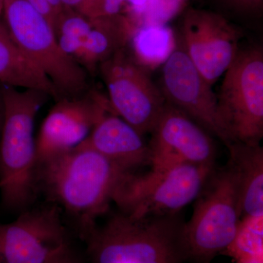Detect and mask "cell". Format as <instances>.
Returning <instances> with one entry per match:
<instances>
[{
	"label": "cell",
	"mask_w": 263,
	"mask_h": 263,
	"mask_svg": "<svg viewBox=\"0 0 263 263\" xmlns=\"http://www.w3.org/2000/svg\"><path fill=\"white\" fill-rule=\"evenodd\" d=\"M131 58L145 70L163 65L176 50L174 30L167 24L136 26L126 47Z\"/></svg>",
	"instance_id": "ac0fdd59"
},
{
	"label": "cell",
	"mask_w": 263,
	"mask_h": 263,
	"mask_svg": "<svg viewBox=\"0 0 263 263\" xmlns=\"http://www.w3.org/2000/svg\"><path fill=\"white\" fill-rule=\"evenodd\" d=\"M46 263H83L80 257L72 250L70 245L60 250Z\"/></svg>",
	"instance_id": "d4e9b609"
},
{
	"label": "cell",
	"mask_w": 263,
	"mask_h": 263,
	"mask_svg": "<svg viewBox=\"0 0 263 263\" xmlns=\"http://www.w3.org/2000/svg\"><path fill=\"white\" fill-rule=\"evenodd\" d=\"M214 171V164H182L142 174L128 173L112 202L134 219L178 214L196 200Z\"/></svg>",
	"instance_id": "277c9868"
},
{
	"label": "cell",
	"mask_w": 263,
	"mask_h": 263,
	"mask_svg": "<svg viewBox=\"0 0 263 263\" xmlns=\"http://www.w3.org/2000/svg\"><path fill=\"white\" fill-rule=\"evenodd\" d=\"M2 84L4 119L0 136V194L8 210L30 209L39 189L34 124L51 95L34 89L19 91Z\"/></svg>",
	"instance_id": "7a4b0ae2"
},
{
	"label": "cell",
	"mask_w": 263,
	"mask_h": 263,
	"mask_svg": "<svg viewBox=\"0 0 263 263\" xmlns=\"http://www.w3.org/2000/svg\"><path fill=\"white\" fill-rule=\"evenodd\" d=\"M64 8L73 10L90 18L94 17L99 0H61Z\"/></svg>",
	"instance_id": "cb8c5ba5"
},
{
	"label": "cell",
	"mask_w": 263,
	"mask_h": 263,
	"mask_svg": "<svg viewBox=\"0 0 263 263\" xmlns=\"http://www.w3.org/2000/svg\"><path fill=\"white\" fill-rule=\"evenodd\" d=\"M27 1L34 9L47 19L53 27L57 16L51 7L48 4L47 0H27Z\"/></svg>",
	"instance_id": "484cf974"
},
{
	"label": "cell",
	"mask_w": 263,
	"mask_h": 263,
	"mask_svg": "<svg viewBox=\"0 0 263 263\" xmlns=\"http://www.w3.org/2000/svg\"><path fill=\"white\" fill-rule=\"evenodd\" d=\"M151 134V169L182 164H214L216 148L210 135L167 103Z\"/></svg>",
	"instance_id": "4fadbf2b"
},
{
	"label": "cell",
	"mask_w": 263,
	"mask_h": 263,
	"mask_svg": "<svg viewBox=\"0 0 263 263\" xmlns=\"http://www.w3.org/2000/svg\"><path fill=\"white\" fill-rule=\"evenodd\" d=\"M128 173L132 172L81 143L39 166L38 189L73 219L84 239L108 212L118 185Z\"/></svg>",
	"instance_id": "6da1fadb"
},
{
	"label": "cell",
	"mask_w": 263,
	"mask_h": 263,
	"mask_svg": "<svg viewBox=\"0 0 263 263\" xmlns=\"http://www.w3.org/2000/svg\"><path fill=\"white\" fill-rule=\"evenodd\" d=\"M3 119H4V101H3V90L0 83V136L3 128Z\"/></svg>",
	"instance_id": "83f0119b"
},
{
	"label": "cell",
	"mask_w": 263,
	"mask_h": 263,
	"mask_svg": "<svg viewBox=\"0 0 263 263\" xmlns=\"http://www.w3.org/2000/svg\"><path fill=\"white\" fill-rule=\"evenodd\" d=\"M222 254L235 261L263 257V214L241 218L234 239Z\"/></svg>",
	"instance_id": "ffe728a7"
},
{
	"label": "cell",
	"mask_w": 263,
	"mask_h": 263,
	"mask_svg": "<svg viewBox=\"0 0 263 263\" xmlns=\"http://www.w3.org/2000/svg\"><path fill=\"white\" fill-rule=\"evenodd\" d=\"M70 245L54 204L29 209L15 221L0 223V263H46Z\"/></svg>",
	"instance_id": "9c48e42d"
},
{
	"label": "cell",
	"mask_w": 263,
	"mask_h": 263,
	"mask_svg": "<svg viewBox=\"0 0 263 263\" xmlns=\"http://www.w3.org/2000/svg\"><path fill=\"white\" fill-rule=\"evenodd\" d=\"M235 263H263V257L240 259L235 261Z\"/></svg>",
	"instance_id": "f1b7e54d"
},
{
	"label": "cell",
	"mask_w": 263,
	"mask_h": 263,
	"mask_svg": "<svg viewBox=\"0 0 263 263\" xmlns=\"http://www.w3.org/2000/svg\"><path fill=\"white\" fill-rule=\"evenodd\" d=\"M147 3L148 0H99L93 18L124 15L136 22Z\"/></svg>",
	"instance_id": "7402d4cb"
},
{
	"label": "cell",
	"mask_w": 263,
	"mask_h": 263,
	"mask_svg": "<svg viewBox=\"0 0 263 263\" xmlns=\"http://www.w3.org/2000/svg\"><path fill=\"white\" fill-rule=\"evenodd\" d=\"M0 83L15 88L46 91L58 100L54 86L43 71L26 56L0 21Z\"/></svg>",
	"instance_id": "e0dca14e"
},
{
	"label": "cell",
	"mask_w": 263,
	"mask_h": 263,
	"mask_svg": "<svg viewBox=\"0 0 263 263\" xmlns=\"http://www.w3.org/2000/svg\"><path fill=\"white\" fill-rule=\"evenodd\" d=\"M217 97L223 126L231 143L260 144L263 136V51H238L224 74Z\"/></svg>",
	"instance_id": "52a82bcc"
},
{
	"label": "cell",
	"mask_w": 263,
	"mask_h": 263,
	"mask_svg": "<svg viewBox=\"0 0 263 263\" xmlns=\"http://www.w3.org/2000/svg\"><path fill=\"white\" fill-rule=\"evenodd\" d=\"M179 213L134 219L121 212L84 239L91 263H186Z\"/></svg>",
	"instance_id": "3957f363"
},
{
	"label": "cell",
	"mask_w": 263,
	"mask_h": 263,
	"mask_svg": "<svg viewBox=\"0 0 263 263\" xmlns=\"http://www.w3.org/2000/svg\"><path fill=\"white\" fill-rule=\"evenodd\" d=\"M228 164L234 175L241 218L263 214V148L233 142Z\"/></svg>",
	"instance_id": "9a60e30c"
},
{
	"label": "cell",
	"mask_w": 263,
	"mask_h": 263,
	"mask_svg": "<svg viewBox=\"0 0 263 263\" xmlns=\"http://www.w3.org/2000/svg\"><path fill=\"white\" fill-rule=\"evenodd\" d=\"M3 1H4V0H0V16L3 14Z\"/></svg>",
	"instance_id": "f546056e"
},
{
	"label": "cell",
	"mask_w": 263,
	"mask_h": 263,
	"mask_svg": "<svg viewBox=\"0 0 263 263\" xmlns=\"http://www.w3.org/2000/svg\"><path fill=\"white\" fill-rule=\"evenodd\" d=\"M242 34L234 24L216 12L190 8L183 18L184 51L212 86L234 61Z\"/></svg>",
	"instance_id": "8fae6325"
},
{
	"label": "cell",
	"mask_w": 263,
	"mask_h": 263,
	"mask_svg": "<svg viewBox=\"0 0 263 263\" xmlns=\"http://www.w3.org/2000/svg\"><path fill=\"white\" fill-rule=\"evenodd\" d=\"M47 2L56 14V16L60 14L65 8L62 5L61 0H47Z\"/></svg>",
	"instance_id": "4316f807"
},
{
	"label": "cell",
	"mask_w": 263,
	"mask_h": 263,
	"mask_svg": "<svg viewBox=\"0 0 263 263\" xmlns=\"http://www.w3.org/2000/svg\"><path fill=\"white\" fill-rule=\"evenodd\" d=\"M92 26L78 63L89 76H95L98 67L127 47L136 24L127 15L93 18Z\"/></svg>",
	"instance_id": "2e32d148"
},
{
	"label": "cell",
	"mask_w": 263,
	"mask_h": 263,
	"mask_svg": "<svg viewBox=\"0 0 263 263\" xmlns=\"http://www.w3.org/2000/svg\"><path fill=\"white\" fill-rule=\"evenodd\" d=\"M98 72L114 113L141 136L152 133L166 101L148 71L138 65L125 48L102 62Z\"/></svg>",
	"instance_id": "ba28073f"
},
{
	"label": "cell",
	"mask_w": 263,
	"mask_h": 263,
	"mask_svg": "<svg viewBox=\"0 0 263 263\" xmlns=\"http://www.w3.org/2000/svg\"><path fill=\"white\" fill-rule=\"evenodd\" d=\"M3 14L10 36L51 81L58 100L81 96L92 89L89 73L64 53L51 24L27 0H4Z\"/></svg>",
	"instance_id": "5b68a950"
},
{
	"label": "cell",
	"mask_w": 263,
	"mask_h": 263,
	"mask_svg": "<svg viewBox=\"0 0 263 263\" xmlns=\"http://www.w3.org/2000/svg\"><path fill=\"white\" fill-rule=\"evenodd\" d=\"M190 0H148L137 25L167 24L184 10Z\"/></svg>",
	"instance_id": "44dd1931"
},
{
	"label": "cell",
	"mask_w": 263,
	"mask_h": 263,
	"mask_svg": "<svg viewBox=\"0 0 263 263\" xmlns=\"http://www.w3.org/2000/svg\"><path fill=\"white\" fill-rule=\"evenodd\" d=\"M224 8L236 14L259 16L263 9V0H219Z\"/></svg>",
	"instance_id": "603a6c76"
},
{
	"label": "cell",
	"mask_w": 263,
	"mask_h": 263,
	"mask_svg": "<svg viewBox=\"0 0 263 263\" xmlns=\"http://www.w3.org/2000/svg\"><path fill=\"white\" fill-rule=\"evenodd\" d=\"M92 26V19L75 10L64 8L53 26L59 46L78 62Z\"/></svg>",
	"instance_id": "d6986e66"
},
{
	"label": "cell",
	"mask_w": 263,
	"mask_h": 263,
	"mask_svg": "<svg viewBox=\"0 0 263 263\" xmlns=\"http://www.w3.org/2000/svg\"><path fill=\"white\" fill-rule=\"evenodd\" d=\"M136 129L112 111L95 124L82 144L89 146L128 172L149 164V150Z\"/></svg>",
	"instance_id": "5bb4252c"
},
{
	"label": "cell",
	"mask_w": 263,
	"mask_h": 263,
	"mask_svg": "<svg viewBox=\"0 0 263 263\" xmlns=\"http://www.w3.org/2000/svg\"><path fill=\"white\" fill-rule=\"evenodd\" d=\"M109 111L114 112L108 98L93 88L81 96L57 100L35 140L37 170L44 162L79 146Z\"/></svg>",
	"instance_id": "30bf717a"
},
{
	"label": "cell",
	"mask_w": 263,
	"mask_h": 263,
	"mask_svg": "<svg viewBox=\"0 0 263 263\" xmlns=\"http://www.w3.org/2000/svg\"><path fill=\"white\" fill-rule=\"evenodd\" d=\"M162 80L166 103L229 146L231 141L219 117L217 97L184 50H175L164 62Z\"/></svg>",
	"instance_id": "7c38bea8"
},
{
	"label": "cell",
	"mask_w": 263,
	"mask_h": 263,
	"mask_svg": "<svg viewBox=\"0 0 263 263\" xmlns=\"http://www.w3.org/2000/svg\"><path fill=\"white\" fill-rule=\"evenodd\" d=\"M195 201L191 219L183 228V253L186 263H211L231 245L241 219L229 164L214 171Z\"/></svg>",
	"instance_id": "8992f818"
}]
</instances>
